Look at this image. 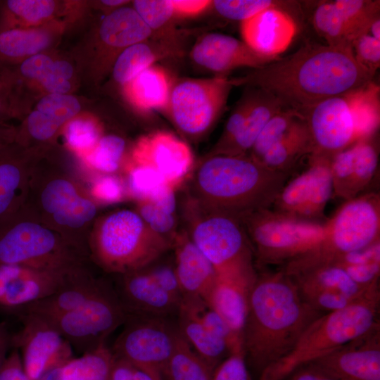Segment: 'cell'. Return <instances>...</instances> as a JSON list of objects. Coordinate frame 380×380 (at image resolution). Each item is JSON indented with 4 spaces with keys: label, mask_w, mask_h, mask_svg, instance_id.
<instances>
[{
    "label": "cell",
    "mask_w": 380,
    "mask_h": 380,
    "mask_svg": "<svg viewBox=\"0 0 380 380\" xmlns=\"http://www.w3.org/2000/svg\"><path fill=\"white\" fill-rule=\"evenodd\" d=\"M133 6L151 30L165 25L175 13L170 0H137Z\"/></svg>",
    "instance_id": "obj_47"
},
{
    "label": "cell",
    "mask_w": 380,
    "mask_h": 380,
    "mask_svg": "<svg viewBox=\"0 0 380 380\" xmlns=\"http://www.w3.org/2000/svg\"><path fill=\"white\" fill-rule=\"evenodd\" d=\"M128 184L138 201L155 202L170 191L175 190L155 170L137 164H132L129 170Z\"/></svg>",
    "instance_id": "obj_40"
},
{
    "label": "cell",
    "mask_w": 380,
    "mask_h": 380,
    "mask_svg": "<svg viewBox=\"0 0 380 380\" xmlns=\"http://www.w3.org/2000/svg\"><path fill=\"white\" fill-rule=\"evenodd\" d=\"M125 84L129 99L141 110L161 108L169 100L167 77L159 67L148 68Z\"/></svg>",
    "instance_id": "obj_36"
},
{
    "label": "cell",
    "mask_w": 380,
    "mask_h": 380,
    "mask_svg": "<svg viewBox=\"0 0 380 380\" xmlns=\"http://www.w3.org/2000/svg\"><path fill=\"white\" fill-rule=\"evenodd\" d=\"M84 269L53 270L0 263V308L16 312L56 292Z\"/></svg>",
    "instance_id": "obj_17"
},
{
    "label": "cell",
    "mask_w": 380,
    "mask_h": 380,
    "mask_svg": "<svg viewBox=\"0 0 380 380\" xmlns=\"http://www.w3.org/2000/svg\"><path fill=\"white\" fill-rule=\"evenodd\" d=\"M18 76L10 66L0 63V124L18 113L15 87Z\"/></svg>",
    "instance_id": "obj_46"
},
{
    "label": "cell",
    "mask_w": 380,
    "mask_h": 380,
    "mask_svg": "<svg viewBox=\"0 0 380 380\" xmlns=\"http://www.w3.org/2000/svg\"><path fill=\"white\" fill-rule=\"evenodd\" d=\"M157 53L151 45L142 42L125 49L117 58L113 68L114 80L125 84L152 66Z\"/></svg>",
    "instance_id": "obj_39"
},
{
    "label": "cell",
    "mask_w": 380,
    "mask_h": 380,
    "mask_svg": "<svg viewBox=\"0 0 380 380\" xmlns=\"http://www.w3.org/2000/svg\"><path fill=\"white\" fill-rule=\"evenodd\" d=\"M312 363L338 380H380V324Z\"/></svg>",
    "instance_id": "obj_18"
},
{
    "label": "cell",
    "mask_w": 380,
    "mask_h": 380,
    "mask_svg": "<svg viewBox=\"0 0 380 380\" xmlns=\"http://www.w3.org/2000/svg\"><path fill=\"white\" fill-rule=\"evenodd\" d=\"M101 2L103 4L107 5V6H120V5H122L123 4H125L127 1L119 0V1H101Z\"/></svg>",
    "instance_id": "obj_59"
},
{
    "label": "cell",
    "mask_w": 380,
    "mask_h": 380,
    "mask_svg": "<svg viewBox=\"0 0 380 380\" xmlns=\"http://www.w3.org/2000/svg\"><path fill=\"white\" fill-rule=\"evenodd\" d=\"M122 332L112 348L113 355L162 375L181 336L167 317L127 314Z\"/></svg>",
    "instance_id": "obj_11"
},
{
    "label": "cell",
    "mask_w": 380,
    "mask_h": 380,
    "mask_svg": "<svg viewBox=\"0 0 380 380\" xmlns=\"http://www.w3.org/2000/svg\"><path fill=\"white\" fill-rule=\"evenodd\" d=\"M53 61L46 54L37 53L22 61L15 72L25 78L39 82L49 70Z\"/></svg>",
    "instance_id": "obj_51"
},
{
    "label": "cell",
    "mask_w": 380,
    "mask_h": 380,
    "mask_svg": "<svg viewBox=\"0 0 380 380\" xmlns=\"http://www.w3.org/2000/svg\"><path fill=\"white\" fill-rule=\"evenodd\" d=\"M39 317L54 328L73 350L83 355L106 346L108 337L125 323L127 312L116 290L108 285L74 310L58 315Z\"/></svg>",
    "instance_id": "obj_10"
},
{
    "label": "cell",
    "mask_w": 380,
    "mask_h": 380,
    "mask_svg": "<svg viewBox=\"0 0 380 380\" xmlns=\"http://www.w3.org/2000/svg\"><path fill=\"white\" fill-rule=\"evenodd\" d=\"M351 49L356 61L373 75L380 65V39L368 27L353 41Z\"/></svg>",
    "instance_id": "obj_45"
},
{
    "label": "cell",
    "mask_w": 380,
    "mask_h": 380,
    "mask_svg": "<svg viewBox=\"0 0 380 380\" xmlns=\"http://www.w3.org/2000/svg\"><path fill=\"white\" fill-rule=\"evenodd\" d=\"M322 315L303 300L282 269L257 273L242 331L249 370L259 378L264 370L288 355L308 327Z\"/></svg>",
    "instance_id": "obj_2"
},
{
    "label": "cell",
    "mask_w": 380,
    "mask_h": 380,
    "mask_svg": "<svg viewBox=\"0 0 380 380\" xmlns=\"http://www.w3.org/2000/svg\"><path fill=\"white\" fill-rule=\"evenodd\" d=\"M312 24L326 44L351 49V36L343 15L332 1L321 2L315 9Z\"/></svg>",
    "instance_id": "obj_38"
},
{
    "label": "cell",
    "mask_w": 380,
    "mask_h": 380,
    "mask_svg": "<svg viewBox=\"0 0 380 380\" xmlns=\"http://www.w3.org/2000/svg\"><path fill=\"white\" fill-rule=\"evenodd\" d=\"M26 178L25 159L15 142L0 146V224L18 212Z\"/></svg>",
    "instance_id": "obj_31"
},
{
    "label": "cell",
    "mask_w": 380,
    "mask_h": 380,
    "mask_svg": "<svg viewBox=\"0 0 380 380\" xmlns=\"http://www.w3.org/2000/svg\"><path fill=\"white\" fill-rule=\"evenodd\" d=\"M0 380H30L23 368L17 349L13 348L8 354L0 369Z\"/></svg>",
    "instance_id": "obj_53"
},
{
    "label": "cell",
    "mask_w": 380,
    "mask_h": 380,
    "mask_svg": "<svg viewBox=\"0 0 380 380\" xmlns=\"http://www.w3.org/2000/svg\"><path fill=\"white\" fill-rule=\"evenodd\" d=\"M148 274L163 291L182 300L183 294L175 272V265L158 264L144 267Z\"/></svg>",
    "instance_id": "obj_49"
},
{
    "label": "cell",
    "mask_w": 380,
    "mask_h": 380,
    "mask_svg": "<svg viewBox=\"0 0 380 380\" xmlns=\"http://www.w3.org/2000/svg\"><path fill=\"white\" fill-rule=\"evenodd\" d=\"M175 13L184 15H196L205 10L212 1L206 0H170Z\"/></svg>",
    "instance_id": "obj_54"
},
{
    "label": "cell",
    "mask_w": 380,
    "mask_h": 380,
    "mask_svg": "<svg viewBox=\"0 0 380 380\" xmlns=\"http://www.w3.org/2000/svg\"><path fill=\"white\" fill-rule=\"evenodd\" d=\"M324 228V239L317 248L324 253L357 251L379 241V195L368 193L347 201Z\"/></svg>",
    "instance_id": "obj_14"
},
{
    "label": "cell",
    "mask_w": 380,
    "mask_h": 380,
    "mask_svg": "<svg viewBox=\"0 0 380 380\" xmlns=\"http://www.w3.org/2000/svg\"><path fill=\"white\" fill-rule=\"evenodd\" d=\"M125 148V140L117 135L101 137L88 158L89 163L103 173L115 172L119 167Z\"/></svg>",
    "instance_id": "obj_41"
},
{
    "label": "cell",
    "mask_w": 380,
    "mask_h": 380,
    "mask_svg": "<svg viewBox=\"0 0 380 380\" xmlns=\"http://www.w3.org/2000/svg\"><path fill=\"white\" fill-rule=\"evenodd\" d=\"M191 172V200L240 220L270 208L289 177L248 155L212 154Z\"/></svg>",
    "instance_id": "obj_3"
},
{
    "label": "cell",
    "mask_w": 380,
    "mask_h": 380,
    "mask_svg": "<svg viewBox=\"0 0 380 380\" xmlns=\"http://www.w3.org/2000/svg\"><path fill=\"white\" fill-rule=\"evenodd\" d=\"M113 358L110 348L106 345L70 359L39 380H108Z\"/></svg>",
    "instance_id": "obj_34"
},
{
    "label": "cell",
    "mask_w": 380,
    "mask_h": 380,
    "mask_svg": "<svg viewBox=\"0 0 380 380\" xmlns=\"http://www.w3.org/2000/svg\"><path fill=\"white\" fill-rule=\"evenodd\" d=\"M296 24L281 7L265 9L241 22L243 42L258 54L276 60L292 42Z\"/></svg>",
    "instance_id": "obj_21"
},
{
    "label": "cell",
    "mask_w": 380,
    "mask_h": 380,
    "mask_svg": "<svg viewBox=\"0 0 380 380\" xmlns=\"http://www.w3.org/2000/svg\"><path fill=\"white\" fill-rule=\"evenodd\" d=\"M213 370L181 335L162 376L165 380H210Z\"/></svg>",
    "instance_id": "obj_37"
},
{
    "label": "cell",
    "mask_w": 380,
    "mask_h": 380,
    "mask_svg": "<svg viewBox=\"0 0 380 380\" xmlns=\"http://www.w3.org/2000/svg\"><path fill=\"white\" fill-rule=\"evenodd\" d=\"M10 347H11V336L6 327L0 322V369L8 354Z\"/></svg>",
    "instance_id": "obj_56"
},
{
    "label": "cell",
    "mask_w": 380,
    "mask_h": 380,
    "mask_svg": "<svg viewBox=\"0 0 380 380\" xmlns=\"http://www.w3.org/2000/svg\"><path fill=\"white\" fill-rule=\"evenodd\" d=\"M93 193L100 201L113 203L121 200L123 196V189L116 178L107 176L101 178L95 184Z\"/></svg>",
    "instance_id": "obj_52"
},
{
    "label": "cell",
    "mask_w": 380,
    "mask_h": 380,
    "mask_svg": "<svg viewBox=\"0 0 380 380\" xmlns=\"http://www.w3.org/2000/svg\"><path fill=\"white\" fill-rule=\"evenodd\" d=\"M175 268L183 296L205 298L214 284L216 271L186 231L173 240Z\"/></svg>",
    "instance_id": "obj_26"
},
{
    "label": "cell",
    "mask_w": 380,
    "mask_h": 380,
    "mask_svg": "<svg viewBox=\"0 0 380 380\" xmlns=\"http://www.w3.org/2000/svg\"><path fill=\"white\" fill-rule=\"evenodd\" d=\"M53 36L44 27L13 28L0 32V63H11L42 53L51 43Z\"/></svg>",
    "instance_id": "obj_35"
},
{
    "label": "cell",
    "mask_w": 380,
    "mask_h": 380,
    "mask_svg": "<svg viewBox=\"0 0 380 380\" xmlns=\"http://www.w3.org/2000/svg\"><path fill=\"white\" fill-rule=\"evenodd\" d=\"M256 274H217L214 284L204 298L222 317L234 335L241 341L249 292Z\"/></svg>",
    "instance_id": "obj_25"
},
{
    "label": "cell",
    "mask_w": 380,
    "mask_h": 380,
    "mask_svg": "<svg viewBox=\"0 0 380 380\" xmlns=\"http://www.w3.org/2000/svg\"><path fill=\"white\" fill-rule=\"evenodd\" d=\"M257 264L283 265L317 249L322 243L324 224L297 220L270 208L241 220Z\"/></svg>",
    "instance_id": "obj_7"
},
{
    "label": "cell",
    "mask_w": 380,
    "mask_h": 380,
    "mask_svg": "<svg viewBox=\"0 0 380 380\" xmlns=\"http://www.w3.org/2000/svg\"><path fill=\"white\" fill-rule=\"evenodd\" d=\"M282 270L303 300L322 314L348 306L372 286H359L342 268L315 251L292 260Z\"/></svg>",
    "instance_id": "obj_9"
},
{
    "label": "cell",
    "mask_w": 380,
    "mask_h": 380,
    "mask_svg": "<svg viewBox=\"0 0 380 380\" xmlns=\"http://www.w3.org/2000/svg\"><path fill=\"white\" fill-rule=\"evenodd\" d=\"M83 251L39 224L15 221L0 224V263L53 270L82 265Z\"/></svg>",
    "instance_id": "obj_8"
},
{
    "label": "cell",
    "mask_w": 380,
    "mask_h": 380,
    "mask_svg": "<svg viewBox=\"0 0 380 380\" xmlns=\"http://www.w3.org/2000/svg\"><path fill=\"white\" fill-rule=\"evenodd\" d=\"M314 145L305 116L285 132L258 163L290 176L305 159L314 154Z\"/></svg>",
    "instance_id": "obj_28"
},
{
    "label": "cell",
    "mask_w": 380,
    "mask_h": 380,
    "mask_svg": "<svg viewBox=\"0 0 380 380\" xmlns=\"http://www.w3.org/2000/svg\"><path fill=\"white\" fill-rule=\"evenodd\" d=\"M232 86V80L222 77L177 83L169 97L176 126L188 135L205 132L223 110Z\"/></svg>",
    "instance_id": "obj_13"
},
{
    "label": "cell",
    "mask_w": 380,
    "mask_h": 380,
    "mask_svg": "<svg viewBox=\"0 0 380 380\" xmlns=\"http://www.w3.org/2000/svg\"><path fill=\"white\" fill-rule=\"evenodd\" d=\"M89 247L104 270L124 274L147 267L172 246L153 232L137 212L123 209L101 221Z\"/></svg>",
    "instance_id": "obj_5"
},
{
    "label": "cell",
    "mask_w": 380,
    "mask_h": 380,
    "mask_svg": "<svg viewBox=\"0 0 380 380\" xmlns=\"http://www.w3.org/2000/svg\"><path fill=\"white\" fill-rule=\"evenodd\" d=\"M317 368L319 369V374H318V379L317 380H338L337 379H336L333 376H331L329 374H328V373L324 372L323 370L320 369L319 367H317Z\"/></svg>",
    "instance_id": "obj_58"
},
{
    "label": "cell",
    "mask_w": 380,
    "mask_h": 380,
    "mask_svg": "<svg viewBox=\"0 0 380 380\" xmlns=\"http://www.w3.org/2000/svg\"><path fill=\"white\" fill-rule=\"evenodd\" d=\"M281 3L270 0H216L213 1L216 11L229 20L243 21L258 13L272 7H279Z\"/></svg>",
    "instance_id": "obj_43"
},
{
    "label": "cell",
    "mask_w": 380,
    "mask_h": 380,
    "mask_svg": "<svg viewBox=\"0 0 380 380\" xmlns=\"http://www.w3.org/2000/svg\"><path fill=\"white\" fill-rule=\"evenodd\" d=\"M152 30L136 11L129 7L114 10L102 20L99 28L101 39L114 48H127L145 41Z\"/></svg>",
    "instance_id": "obj_33"
},
{
    "label": "cell",
    "mask_w": 380,
    "mask_h": 380,
    "mask_svg": "<svg viewBox=\"0 0 380 380\" xmlns=\"http://www.w3.org/2000/svg\"><path fill=\"white\" fill-rule=\"evenodd\" d=\"M372 137L356 141L332 158L330 167L334 195L350 200L360 196L373 179L379 155Z\"/></svg>",
    "instance_id": "obj_20"
},
{
    "label": "cell",
    "mask_w": 380,
    "mask_h": 380,
    "mask_svg": "<svg viewBox=\"0 0 380 380\" xmlns=\"http://www.w3.org/2000/svg\"><path fill=\"white\" fill-rule=\"evenodd\" d=\"M80 110L81 104L75 96L68 94H48L38 101L35 108L28 115L26 131L36 140L46 141Z\"/></svg>",
    "instance_id": "obj_29"
},
{
    "label": "cell",
    "mask_w": 380,
    "mask_h": 380,
    "mask_svg": "<svg viewBox=\"0 0 380 380\" xmlns=\"http://www.w3.org/2000/svg\"><path fill=\"white\" fill-rule=\"evenodd\" d=\"M177 327L181 335L213 369L231 353L229 342L209 330L196 313L180 302Z\"/></svg>",
    "instance_id": "obj_32"
},
{
    "label": "cell",
    "mask_w": 380,
    "mask_h": 380,
    "mask_svg": "<svg viewBox=\"0 0 380 380\" xmlns=\"http://www.w3.org/2000/svg\"><path fill=\"white\" fill-rule=\"evenodd\" d=\"M138 213L146 225L172 246L178 234L175 214L170 213L148 201H138Z\"/></svg>",
    "instance_id": "obj_42"
},
{
    "label": "cell",
    "mask_w": 380,
    "mask_h": 380,
    "mask_svg": "<svg viewBox=\"0 0 380 380\" xmlns=\"http://www.w3.org/2000/svg\"><path fill=\"white\" fill-rule=\"evenodd\" d=\"M22 327L11 336V347L18 350L30 380L73 358L70 343L46 321L33 314L18 315Z\"/></svg>",
    "instance_id": "obj_16"
},
{
    "label": "cell",
    "mask_w": 380,
    "mask_h": 380,
    "mask_svg": "<svg viewBox=\"0 0 380 380\" xmlns=\"http://www.w3.org/2000/svg\"><path fill=\"white\" fill-rule=\"evenodd\" d=\"M331 160L312 155L308 166L289 179L270 208L297 220L318 222L334 195Z\"/></svg>",
    "instance_id": "obj_15"
},
{
    "label": "cell",
    "mask_w": 380,
    "mask_h": 380,
    "mask_svg": "<svg viewBox=\"0 0 380 380\" xmlns=\"http://www.w3.org/2000/svg\"><path fill=\"white\" fill-rule=\"evenodd\" d=\"M319 369L313 363L303 365L288 376V380H317Z\"/></svg>",
    "instance_id": "obj_55"
},
{
    "label": "cell",
    "mask_w": 380,
    "mask_h": 380,
    "mask_svg": "<svg viewBox=\"0 0 380 380\" xmlns=\"http://www.w3.org/2000/svg\"><path fill=\"white\" fill-rule=\"evenodd\" d=\"M114 356V355H113ZM108 380H163L160 374L114 356Z\"/></svg>",
    "instance_id": "obj_50"
},
{
    "label": "cell",
    "mask_w": 380,
    "mask_h": 380,
    "mask_svg": "<svg viewBox=\"0 0 380 380\" xmlns=\"http://www.w3.org/2000/svg\"><path fill=\"white\" fill-rule=\"evenodd\" d=\"M132 157L133 164L155 170L175 189L191 172L194 165L189 146L174 134L163 131L140 138Z\"/></svg>",
    "instance_id": "obj_19"
},
{
    "label": "cell",
    "mask_w": 380,
    "mask_h": 380,
    "mask_svg": "<svg viewBox=\"0 0 380 380\" xmlns=\"http://www.w3.org/2000/svg\"><path fill=\"white\" fill-rule=\"evenodd\" d=\"M372 76L356 61L352 49L306 43L232 82L263 89L303 113L324 100L362 87Z\"/></svg>",
    "instance_id": "obj_1"
},
{
    "label": "cell",
    "mask_w": 380,
    "mask_h": 380,
    "mask_svg": "<svg viewBox=\"0 0 380 380\" xmlns=\"http://www.w3.org/2000/svg\"><path fill=\"white\" fill-rule=\"evenodd\" d=\"M379 307L378 282L348 306L315 319L291 351L264 370L258 380H285L297 368L366 334L380 324Z\"/></svg>",
    "instance_id": "obj_4"
},
{
    "label": "cell",
    "mask_w": 380,
    "mask_h": 380,
    "mask_svg": "<svg viewBox=\"0 0 380 380\" xmlns=\"http://www.w3.org/2000/svg\"><path fill=\"white\" fill-rule=\"evenodd\" d=\"M247 116L232 141L219 153L248 155L260 133L275 114L288 106L279 98L255 87Z\"/></svg>",
    "instance_id": "obj_30"
},
{
    "label": "cell",
    "mask_w": 380,
    "mask_h": 380,
    "mask_svg": "<svg viewBox=\"0 0 380 380\" xmlns=\"http://www.w3.org/2000/svg\"><path fill=\"white\" fill-rule=\"evenodd\" d=\"M191 56L196 64L219 72L241 67L258 69L275 61L258 54L243 41L219 33H210L199 39Z\"/></svg>",
    "instance_id": "obj_22"
},
{
    "label": "cell",
    "mask_w": 380,
    "mask_h": 380,
    "mask_svg": "<svg viewBox=\"0 0 380 380\" xmlns=\"http://www.w3.org/2000/svg\"><path fill=\"white\" fill-rule=\"evenodd\" d=\"M186 206V232L217 275L255 272L253 250L240 220L205 208L190 198Z\"/></svg>",
    "instance_id": "obj_6"
},
{
    "label": "cell",
    "mask_w": 380,
    "mask_h": 380,
    "mask_svg": "<svg viewBox=\"0 0 380 380\" xmlns=\"http://www.w3.org/2000/svg\"><path fill=\"white\" fill-rule=\"evenodd\" d=\"M314 145V156L331 160L364 139L358 99L352 91L324 100L303 113Z\"/></svg>",
    "instance_id": "obj_12"
},
{
    "label": "cell",
    "mask_w": 380,
    "mask_h": 380,
    "mask_svg": "<svg viewBox=\"0 0 380 380\" xmlns=\"http://www.w3.org/2000/svg\"><path fill=\"white\" fill-rule=\"evenodd\" d=\"M210 380H253L242 347L232 350L215 368Z\"/></svg>",
    "instance_id": "obj_48"
},
{
    "label": "cell",
    "mask_w": 380,
    "mask_h": 380,
    "mask_svg": "<svg viewBox=\"0 0 380 380\" xmlns=\"http://www.w3.org/2000/svg\"><path fill=\"white\" fill-rule=\"evenodd\" d=\"M43 210L58 224L80 229L95 217L96 205L82 196L76 186L65 178H55L44 186L39 196Z\"/></svg>",
    "instance_id": "obj_24"
},
{
    "label": "cell",
    "mask_w": 380,
    "mask_h": 380,
    "mask_svg": "<svg viewBox=\"0 0 380 380\" xmlns=\"http://www.w3.org/2000/svg\"><path fill=\"white\" fill-rule=\"evenodd\" d=\"M108 286L84 270L53 294L16 311L42 317L65 313L83 305Z\"/></svg>",
    "instance_id": "obj_27"
},
{
    "label": "cell",
    "mask_w": 380,
    "mask_h": 380,
    "mask_svg": "<svg viewBox=\"0 0 380 380\" xmlns=\"http://www.w3.org/2000/svg\"><path fill=\"white\" fill-rule=\"evenodd\" d=\"M121 275L116 292L127 314L167 317L177 313L181 300L159 287L145 268Z\"/></svg>",
    "instance_id": "obj_23"
},
{
    "label": "cell",
    "mask_w": 380,
    "mask_h": 380,
    "mask_svg": "<svg viewBox=\"0 0 380 380\" xmlns=\"http://www.w3.org/2000/svg\"><path fill=\"white\" fill-rule=\"evenodd\" d=\"M65 138L72 148L77 150L91 148L100 139L99 127L91 120L72 118L66 125Z\"/></svg>",
    "instance_id": "obj_44"
},
{
    "label": "cell",
    "mask_w": 380,
    "mask_h": 380,
    "mask_svg": "<svg viewBox=\"0 0 380 380\" xmlns=\"http://www.w3.org/2000/svg\"><path fill=\"white\" fill-rule=\"evenodd\" d=\"M15 134V129L0 124V146L14 142Z\"/></svg>",
    "instance_id": "obj_57"
}]
</instances>
